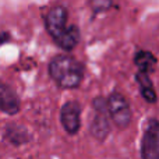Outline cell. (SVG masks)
<instances>
[{
	"instance_id": "cell-2",
	"label": "cell",
	"mask_w": 159,
	"mask_h": 159,
	"mask_svg": "<svg viewBox=\"0 0 159 159\" xmlns=\"http://www.w3.org/2000/svg\"><path fill=\"white\" fill-rule=\"evenodd\" d=\"M106 107H107V115L112 119V121L115 123V126L120 130H124L130 126L131 123V109L127 98L123 93L112 92L106 99Z\"/></svg>"
},
{
	"instance_id": "cell-7",
	"label": "cell",
	"mask_w": 159,
	"mask_h": 159,
	"mask_svg": "<svg viewBox=\"0 0 159 159\" xmlns=\"http://www.w3.org/2000/svg\"><path fill=\"white\" fill-rule=\"evenodd\" d=\"M20 109H21V102L17 92L10 85L0 81V112L14 116L20 112Z\"/></svg>"
},
{
	"instance_id": "cell-6",
	"label": "cell",
	"mask_w": 159,
	"mask_h": 159,
	"mask_svg": "<svg viewBox=\"0 0 159 159\" xmlns=\"http://www.w3.org/2000/svg\"><path fill=\"white\" fill-rule=\"evenodd\" d=\"M67 18H69V13H67L66 7L63 6H56V7L50 8L49 13L45 17V27L46 31L53 41L59 38L61 34L66 31L67 28Z\"/></svg>"
},
{
	"instance_id": "cell-10",
	"label": "cell",
	"mask_w": 159,
	"mask_h": 159,
	"mask_svg": "<svg viewBox=\"0 0 159 159\" xmlns=\"http://www.w3.org/2000/svg\"><path fill=\"white\" fill-rule=\"evenodd\" d=\"M134 63L138 67V71L145 73L148 75L157 69V59L148 50H138L134 56Z\"/></svg>"
},
{
	"instance_id": "cell-8",
	"label": "cell",
	"mask_w": 159,
	"mask_h": 159,
	"mask_svg": "<svg viewBox=\"0 0 159 159\" xmlns=\"http://www.w3.org/2000/svg\"><path fill=\"white\" fill-rule=\"evenodd\" d=\"M4 140L14 147H21L31 141V134L20 124H8L4 129Z\"/></svg>"
},
{
	"instance_id": "cell-9",
	"label": "cell",
	"mask_w": 159,
	"mask_h": 159,
	"mask_svg": "<svg viewBox=\"0 0 159 159\" xmlns=\"http://www.w3.org/2000/svg\"><path fill=\"white\" fill-rule=\"evenodd\" d=\"M80 38H81V34H80L78 27L74 24H70V25H67L66 31L55 41V43L57 45L60 49L66 50V52H71L78 45Z\"/></svg>"
},
{
	"instance_id": "cell-12",
	"label": "cell",
	"mask_w": 159,
	"mask_h": 159,
	"mask_svg": "<svg viewBox=\"0 0 159 159\" xmlns=\"http://www.w3.org/2000/svg\"><path fill=\"white\" fill-rule=\"evenodd\" d=\"M8 39H10V35H8L7 32H0V45L6 43Z\"/></svg>"
},
{
	"instance_id": "cell-11",
	"label": "cell",
	"mask_w": 159,
	"mask_h": 159,
	"mask_svg": "<svg viewBox=\"0 0 159 159\" xmlns=\"http://www.w3.org/2000/svg\"><path fill=\"white\" fill-rule=\"evenodd\" d=\"M135 80L138 82V87H140V92L143 95V98L145 99L148 103H155L158 101L157 98V92L154 89V85H152V81L149 78L148 74L145 73H140L138 71L135 74Z\"/></svg>"
},
{
	"instance_id": "cell-4",
	"label": "cell",
	"mask_w": 159,
	"mask_h": 159,
	"mask_svg": "<svg viewBox=\"0 0 159 159\" xmlns=\"http://www.w3.org/2000/svg\"><path fill=\"white\" fill-rule=\"evenodd\" d=\"M140 154L143 159H159V120L151 119L141 138Z\"/></svg>"
},
{
	"instance_id": "cell-3",
	"label": "cell",
	"mask_w": 159,
	"mask_h": 159,
	"mask_svg": "<svg viewBox=\"0 0 159 159\" xmlns=\"http://www.w3.org/2000/svg\"><path fill=\"white\" fill-rule=\"evenodd\" d=\"M93 117L89 124V133L96 141L102 143L107 138L110 133V123L109 115H107L106 99L103 96H98L92 101Z\"/></svg>"
},
{
	"instance_id": "cell-5",
	"label": "cell",
	"mask_w": 159,
	"mask_h": 159,
	"mask_svg": "<svg viewBox=\"0 0 159 159\" xmlns=\"http://www.w3.org/2000/svg\"><path fill=\"white\" fill-rule=\"evenodd\" d=\"M60 123L67 134L75 135L81 127V106L78 102L69 101L60 109Z\"/></svg>"
},
{
	"instance_id": "cell-1",
	"label": "cell",
	"mask_w": 159,
	"mask_h": 159,
	"mask_svg": "<svg viewBox=\"0 0 159 159\" xmlns=\"http://www.w3.org/2000/svg\"><path fill=\"white\" fill-rule=\"evenodd\" d=\"M49 75L63 89L78 88L84 78V66L81 61L69 55H57L49 61Z\"/></svg>"
}]
</instances>
